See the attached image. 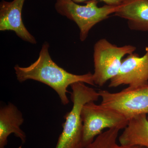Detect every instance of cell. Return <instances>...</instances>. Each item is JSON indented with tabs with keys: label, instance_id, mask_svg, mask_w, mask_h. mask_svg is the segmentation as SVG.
<instances>
[{
	"label": "cell",
	"instance_id": "obj_2",
	"mask_svg": "<svg viewBox=\"0 0 148 148\" xmlns=\"http://www.w3.org/2000/svg\"><path fill=\"white\" fill-rule=\"evenodd\" d=\"M73 108L65 115L63 131L59 136L55 148H84L82 144L83 123L81 116L85 104L96 101L100 95L94 88L77 82L71 86Z\"/></svg>",
	"mask_w": 148,
	"mask_h": 148
},
{
	"label": "cell",
	"instance_id": "obj_4",
	"mask_svg": "<svg viewBox=\"0 0 148 148\" xmlns=\"http://www.w3.org/2000/svg\"><path fill=\"white\" fill-rule=\"evenodd\" d=\"M81 116L83 123L82 144L85 148L106 128L124 129L129 121L118 112L90 101L83 106Z\"/></svg>",
	"mask_w": 148,
	"mask_h": 148
},
{
	"label": "cell",
	"instance_id": "obj_10",
	"mask_svg": "<svg viewBox=\"0 0 148 148\" xmlns=\"http://www.w3.org/2000/svg\"><path fill=\"white\" fill-rule=\"evenodd\" d=\"M114 15L127 20L130 30L148 32V0H125Z\"/></svg>",
	"mask_w": 148,
	"mask_h": 148
},
{
	"label": "cell",
	"instance_id": "obj_8",
	"mask_svg": "<svg viewBox=\"0 0 148 148\" xmlns=\"http://www.w3.org/2000/svg\"><path fill=\"white\" fill-rule=\"evenodd\" d=\"M25 0H2L0 3V31H11L24 41L36 44L37 41L25 27L22 10Z\"/></svg>",
	"mask_w": 148,
	"mask_h": 148
},
{
	"label": "cell",
	"instance_id": "obj_1",
	"mask_svg": "<svg viewBox=\"0 0 148 148\" xmlns=\"http://www.w3.org/2000/svg\"><path fill=\"white\" fill-rule=\"evenodd\" d=\"M48 43H44L38 58L28 67L14 66L17 80L22 83L28 80H34L42 83L51 88L57 93L61 103L66 106L69 103L67 93L69 86L77 82L95 86L92 74L90 72L83 75L69 73L58 66L51 57Z\"/></svg>",
	"mask_w": 148,
	"mask_h": 148
},
{
	"label": "cell",
	"instance_id": "obj_3",
	"mask_svg": "<svg viewBox=\"0 0 148 148\" xmlns=\"http://www.w3.org/2000/svg\"><path fill=\"white\" fill-rule=\"evenodd\" d=\"M98 3L97 1L90 0L82 5L72 0H56L54 7L58 14L76 24L79 29L80 40L84 42L92 27L115 13L119 7L108 5L98 7Z\"/></svg>",
	"mask_w": 148,
	"mask_h": 148
},
{
	"label": "cell",
	"instance_id": "obj_9",
	"mask_svg": "<svg viewBox=\"0 0 148 148\" xmlns=\"http://www.w3.org/2000/svg\"><path fill=\"white\" fill-rule=\"evenodd\" d=\"M24 121L22 113L12 103H9L1 108L0 148H5L8 138L12 133L21 140L22 144L26 142V134L20 128Z\"/></svg>",
	"mask_w": 148,
	"mask_h": 148
},
{
	"label": "cell",
	"instance_id": "obj_6",
	"mask_svg": "<svg viewBox=\"0 0 148 148\" xmlns=\"http://www.w3.org/2000/svg\"><path fill=\"white\" fill-rule=\"evenodd\" d=\"M102 106L112 109L128 120L141 114H148V84L129 86L116 92L98 91Z\"/></svg>",
	"mask_w": 148,
	"mask_h": 148
},
{
	"label": "cell",
	"instance_id": "obj_5",
	"mask_svg": "<svg viewBox=\"0 0 148 148\" xmlns=\"http://www.w3.org/2000/svg\"><path fill=\"white\" fill-rule=\"evenodd\" d=\"M136 49L133 45L118 46L106 38L98 40L93 47L92 76L95 86L102 87L116 76L123 57L134 53Z\"/></svg>",
	"mask_w": 148,
	"mask_h": 148
},
{
	"label": "cell",
	"instance_id": "obj_13",
	"mask_svg": "<svg viewBox=\"0 0 148 148\" xmlns=\"http://www.w3.org/2000/svg\"><path fill=\"white\" fill-rule=\"evenodd\" d=\"M74 2L78 3L84 2L86 1H90V0H72ZM98 1V0H95ZM102 1L106 3V5H110L118 6L122 4L125 0H99Z\"/></svg>",
	"mask_w": 148,
	"mask_h": 148
},
{
	"label": "cell",
	"instance_id": "obj_14",
	"mask_svg": "<svg viewBox=\"0 0 148 148\" xmlns=\"http://www.w3.org/2000/svg\"><path fill=\"white\" fill-rule=\"evenodd\" d=\"M147 119H148V116H147Z\"/></svg>",
	"mask_w": 148,
	"mask_h": 148
},
{
	"label": "cell",
	"instance_id": "obj_12",
	"mask_svg": "<svg viewBox=\"0 0 148 148\" xmlns=\"http://www.w3.org/2000/svg\"><path fill=\"white\" fill-rule=\"evenodd\" d=\"M120 130L108 129L98 135L91 144L85 148H147L140 146H123L117 143Z\"/></svg>",
	"mask_w": 148,
	"mask_h": 148
},
{
	"label": "cell",
	"instance_id": "obj_11",
	"mask_svg": "<svg viewBox=\"0 0 148 148\" xmlns=\"http://www.w3.org/2000/svg\"><path fill=\"white\" fill-rule=\"evenodd\" d=\"M123 146H140L148 148V120L147 114L134 117L119 138Z\"/></svg>",
	"mask_w": 148,
	"mask_h": 148
},
{
	"label": "cell",
	"instance_id": "obj_7",
	"mask_svg": "<svg viewBox=\"0 0 148 148\" xmlns=\"http://www.w3.org/2000/svg\"><path fill=\"white\" fill-rule=\"evenodd\" d=\"M148 84V47L146 53L140 56L133 53L123 59L118 73L110 80L109 87L123 85L137 87Z\"/></svg>",
	"mask_w": 148,
	"mask_h": 148
}]
</instances>
